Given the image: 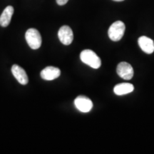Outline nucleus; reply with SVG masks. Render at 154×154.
Listing matches in <instances>:
<instances>
[{
  "instance_id": "9d476101",
  "label": "nucleus",
  "mask_w": 154,
  "mask_h": 154,
  "mask_svg": "<svg viewBox=\"0 0 154 154\" xmlns=\"http://www.w3.org/2000/svg\"><path fill=\"white\" fill-rule=\"evenodd\" d=\"M14 14V8L11 6H8L3 11L0 16V25L3 27H7L11 22V17Z\"/></svg>"
},
{
  "instance_id": "f8f14e48",
  "label": "nucleus",
  "mask_w": 154,
  "mask_h": 154,
  "mask_svg": "<svg viewBox=\"0 0 154 154\" xmlns=\"http://www.w3.org/2000/svg\"><path fill=\"white\" fill-rule=\"evenodd\" d=\"M56 1H57V3L58 5L60 6H63L66 5V4L68 2L69 0H56Z\"/></svg>"
},
{
  "instance_id": "0eeeda50",
  "label": "nucleus",
  "mask_w": 154,
  "mask_h": 154,
  "mask_svg": "<svg viewBox=\"0 0 154 154\" xmlns=\"http://www.w3.org/2000/svg\"><path fill=\"white\" fill-rule=\"evenodd\" d=\"M11 72L19 84H22V85H26L28 84L29 79L27 74L24 69L19 66V65H13L11 67Z\"/></svg>"
},
{
  "instance_id": "9b49d317",
  "label": "nucleus",
  "mask_w": 154,
  "mask_h": 154,
  "mask_svg": "<svg viewBox=\"0 0 154 154\" xmlns=\"http://www.w3.org/2000/svg\"><path fill=\"white\" fill-rule=\"evenodd\" d=\"M134 86L129 83H121L117 84L113 88V91L118 96H122L125 94H128L134 91Z\"/></svg>"
},
{
  "instance_id": "f03ea898",
  "label": "nucleus",
  "mask_w": 154,
  "mask_h": 154,
  "mask_svg": "<svg viewBox=\"0 0 154 154\" xmlns=\"http://www.w3.org/2000/svg\"><path fill=\"white\" fill-rule=\"evenodd\" d=\"M126 26L124 23L121 21H117L113 23L108 30L109 37L113 42H119L124 36Z\"/></svg>"
},
{
  "instance_id": "1a4fd4ad",
  "label": "nucleus",
  "mask_w": 154,
  "mask_h": 154,
  "mask_svg": "<svg viewBox=\"0 0 154 154\" xmlns=\"http://www.w3.org/2000/svg\"><path fill=\"white\" fill-rule=\"evenodd\" d=\"M138 45L144 52L151 54L154 51V42L151 38L143 36L138 38Z\"/></svg>"
},
{
  "instance_id": "39448f33",
  "label": "nucleus",
  "mask_w": 154,
  "mask_h": 154,
  "mask_svg": "<svg viewBox=\"0 0 154 154\" xmlns=\"http://www.w3.org/2000/svg\"><path fill=\"white\" fill-rule=\"evenodd\" d=\"M58 37L61 43L64 45L71 44L74 40V34L72 29L66 25L62 26L58 32Z\"/></svg>"
},
{
  "instance_id": "7ed1b4c3",
  "label": "nucleus",
  "mask_w": 154,
  "mask_h": 154,
  "mask_svg": "<svg viewBox=\"0 0 154 154\" xmlns=\"http://www.w3.org/2000/svg\"><path fill=\"white\" fill-rule=\"evenodd\" d=\"M25 38L31 49H38L42 45V36L36 29H29L25 34Z\"/></svg>"
},
{
  "instance_id": "423d86ee",
  "label": "nucleus",
  "mask_w": 154,
  "mask_h": 154,
  "mask_svg": "<svg viewBox=\"0 0 154 154\" xmlns=\"http://www.w3.org/2000/svg\"><path fill=\"white\" fill-rule=\"evenodd\" d=\"M117 74L125 80H131L134 76V69L131 65L127 62H121L117 66Z\"/></svg>"
},
{
  "instance_id": "20e7f679",
  "label": "nucleus",
  "mask_w": 154,
  "mask_h": 154,
  "mask_svg": "<svg viewBox=\"0 0 154 154\" xmlns=\"http://www.w3.org/2000/svg\"><path fill=\"white\" fill-rule=\"evenodd\" d=\"M74 105L79 111L83 113H88L93 108L91 100L84 96H79L74 100Z\"/></svg>"
},
{
  "instance_id": "ddd939ff",
  "label": "nucleus",
  "mask_w": 154,
  "mask_h": 154,
  "mask_svg": "<svg viewBox=\"0 0 154 154\" xmlns=\"http://www.w3.org/2000/svg\"><path fill=\"white\" fill-rule=\"evenodd\" d=\"M113 1H115V2H122V1H124V0H113Z\"/></svg>"
},
{
  "instance_id": "6e6552de",
  "label": "nucleus",
  "mask_w": 154,
  "mask_h": 154,
  "mask_svg": "<svg viewBox=\"0 0 154 154\" xmlns=\"http://www.w3.org/2000/svg\"><path fill=\"white\" fill-rule=\"evenodd\" d=\"M60 69L54 66H47L41 72V77L43 79L47 81H51L56 79L60 76Z\"/></svg>"
},
{
  "instance_id": "f257e3e1",
  "label": "nucleus",
  "mask_w": 154,
  "mask_h": 154,
  "mask_svg": "<svg viewBox=\"0 0 154 154\" xmlns=\"http://www.w3.org/2000/svg\"><path fill=\"white\" fill-rule=\"evenodd\" d=\"M80 59L83 63L88 65L93 69H99L101 65V59L94 51L90 49H86L82 51Z\"/></svg>"
}]
</instances>
